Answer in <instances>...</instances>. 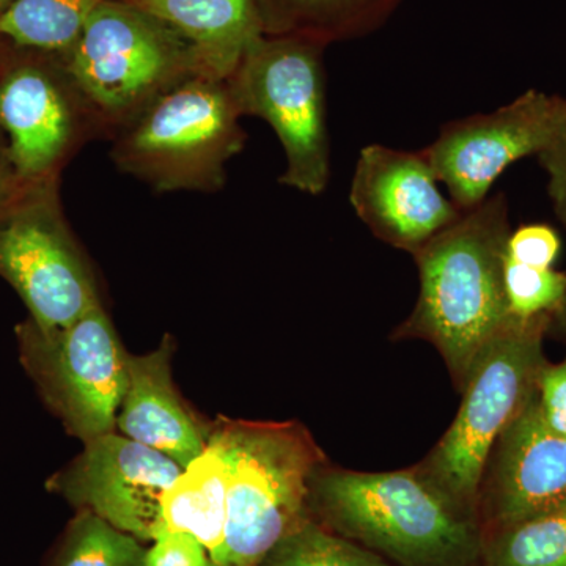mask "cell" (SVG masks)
Masks as SVG:
<instances>
[{"mask_svg":"<svg viewBox=\"0 0 566 566\" xmlns=\"http://www.w3.org/2000/svg\"><path fill=\"white\" fill-rule=\"evenodd\" d=\"M207 449L227 472V524L216 566H259L308 513V482L329 460L297 420L262 422L219 416Z\"/></svg>","mask_w":566,"mask_h":566,"instance_id":"obj_3","label":"cell"},{"mask_svg":"<svg viewBox=\"0 0 566 566\" xmlns=\"http://www.w3.org/2000/svg\"><path fill=\"white\" fill-rule=\"evenodd\" d=\"M560 237L547 223H526L510 233L506 259L532 268H553L560 253Z\"/></svg>","mask_w":566,"mask_h":566,"instance_id":"obj_24","label":"cell"},{"mask_svg":"<svg viewBox=\"0 0 566 566\" xmlns=\"http://www.w3.org/2000/svg\"><path fill=\"white\" fill-rule=\"evenodd\" d=\"M14 181H17V175H14L13 164H11L9 147H7L6 137L0 132V196L9 191Z\"/></svg>","mask_w":566,"mask_h":566,"instance_id":"obj_28","label":"cell"},{"mask_svg":"<svg viewBox=\"0 0 566 566\" xmlns=\"http://www.w3.org/2000/svg\"><path fill=\"white\" fill-rule=\"evenodd\" d=\"M61 55L92 112L99 139H114L181 82L210 76L188 40L126 0L103 3Z\"/></svg>","mask_w":566,"mask_h":566,"instance_id":"obj_4","label":"cell"},{"mask_svg":"<svg viewBox=\"0 0 566 566\" xmlns=\"http://www.w3.org/2000/svg\"><path fill=\"white\" fill-rule=\"evenodd\" d=\"M326 44L301 36L262 35L227 77L241 115L270 123L285 151L279 182L308 196L329 185Z\"/></svg>","mask_w":566,"mask_h":566,"instance_id":"obj_8","label":"cell"},{"mask_svg":"<svg viewBox=\"0 0 566 566\" xmlns=\"http://www.w3.org/2000/svg\"><path fill=\"white\" fill-rule=\"evenodd\" d=\"M551 315L516 316L476 357L455 420L417 471L476 520V490L495 439L534 395Z\"/></svg>","mask_w":566,"mask_h":566,"instance_id":"obj_6","label":"cell"},{"mask_svg":"<svg viewBox=\"0 0 566 566\" xmlns=\"http://www.w3.org/2000/svg\"><path fill=\"white\" fill-rule=\"evenodd\" d=\"M10 43L6 40L0 39V73H2L3 66H6L7 57H9Z\"/></svg>","mask_w":566,"mask_h":566,"instance_id":"obj_30","label":"cell"},{"mask_svg":"<svg viewBox=\"0 0 566 566\" xmlns=\"http://www.w3.org/2000/svg\"><path fill=\"white\" fill-rule=\"evenodd\" d=\"M0 277L41 329L69 326L103 304L92 260L63 214L61 177L17 178L0 196Z\"/></svg>","mask_w":566,"mask_h":566,"instance_id":"obj_7","label":"cell"},{"mask_svg":"<svg viewBox=\"0 0 566 566\" xmlns=\"http://www.w3.org/2000/svg\"><path fill=\"white\" fill-rule=\"evenodd\" d=\"M109 0H14L0 14V39L22 50L65 54Z\"/></svg>","mask_w":566,"mask_h":566,"instance_id":"obj_19","label":"cell"},{"mask_svg":"<svg viewBox=\"0 0 566 566\" xmlns=\"http://www.w3.org/2000/svg\"><path fill=\"white\" fill-rule=\"evenodd\" d=\"M0 132L20 180L61 177L85 144L99 139L62 55L11 44L0 73Z\"/></svg>","mask_w":566,"mask_h":566,"instance_id":"obj_10","label":"cell"},{"mask_svg":"<svg viewBox=\"0 0 566 566\" xmlns=\"http://www.w3.org/2000/svg\"><path fill=\"white\" fill-rule=\"evenodd\" d=\"M259 566H392L367 547L307 517L283 536Z\"/></svg>","mask_w":566,"mask_h":566,"instance_id":"obj_22","label":"cell"},{"mask_svg":"<svg viewBox=\"0 0 566 566\" xmlns=\"http://www.w3.org/2000/svg\"><path fill=\"white\" fill-rule=\"evenodd\" d=\"M439 185L422 150L367 145L354 169L349 202L378 240L415 255L464 214Z\"/></svg>","mask_w":566,"mask_h":566,"instance_id":"obj_14","label":"cell"},{"mask_svg":"<svg viewBox=\"0 0 566 566\" xmlns=\"http://www.w3.org/2000/svg\"><path fill=\"white\" fill-rule=\"evenodd\" d=\"M547 335L557 338V340L566 342V292L560 307L551 315L549 329Z\"/></svg>","mask_w":566,"mask_h":566,"instance_id":"obj_29","label":"cell"},{"mask_svg":"<svg viewBox=\"0 0 566 566\" xmlns=\"http://www.w3.org/2000/svg\"><path fill=\"white\" fill-rule=\"evenodd\" d=\"M175 29L196 48L205 70L227 80L263 35L262 0H126Z\"/></svg>","mask_w":566,"mask_h":566,"instance_id":"obj_16","label":"cell"},{"mask_svg":"<svg viewBox=\"0 0 566 566\" xmlns=\"http://www.w3.org/2000/svg\"><path fill=\"white\" fill-rule=\"evenodd\" d=\"M145 566H216L207 547L182 532H159L147 549Z\"/></svg>","mask_w":566,"mask_h":566,"instance_id":"obj_25","label":"cell"},{"mask_svg":"<svg viewBox=\"0 0 566 566\" xmlns=\"http://www.w3.org/2000/svg\"><path fill=\"white\" fill-rule=\"evenodd\" d=\"M482 566H566V502L486 536Z\"/></svg>","mask_w":566,"mask_h":566,"instance_id":"obj_20","label":"cell"},{"mask_svg":"<svg viewBox=\"0 0 566 566\" xmlns=\"http://www.w3.org/2000/svg\"><path fill=\"white\" fill-rule=\"evenodd\" d=\"M174 352L172 335H164L153 352L129 354L128 387L117 428L126 438L172 458L182 469L207 450L211 420L193 411L175 385Z\"/></svg>","mask_w":566,"mask_h":566,"instance_id":"obj_15","label":"cell"},{"mask_svg":"<svg viewBox=\"0 0 566 566\" xmlns=\"http://www.w3.org/2000/svg\"><path fill=\"white\" fill-rule=\"evenodd\" d=\"M308 513L392 566H482L479 521L416 465L359 472L324 461L308 482Z\"/></svg>","mask_w":566,"mask_h":566,"instance_id":"obj_2","label":"cell"},{"mask_svg":"<svg viewBox=\"0 0 566 566\" xmlns=\"http://www.w3.org/2000/svg\"><path fill=\"white\" fill-rule=\"evenodd\" d=\"M510 233L509 200L497 192L412 255L420 293L392 340L433 345L458 392L480 353L516 318L504 282Z\"/></svg>","mask_w":566,"mask_h":566,"instance_id":"obj_1","label":"cell"},{"mask_svg":"<svg viewBox=\"0 0 566 566\" xmlns=\"http://www.w3.org/2000/svg\"><path fill=\"white\" fill-rule=\"evenodd\" d=\"M566 117V98L527 91L490 114L447 123L422 153L458 210L480 207L512 164L538 155Z\"/></svg>","mask_w":566,"mask_h":566,"instance_id":"obj_11","label":"cell"},{"mask_svg":"<svg viewBox=\"0 0 566 566\" xmlns=\"http://www.w3.org/2000/svg\"><path fill=\"white\" fill-rule=\"evenodd\" d=\"M536 389L547 424L566 436V357L562 363L545 365Z\"/></svg>","mask_w":566,"mask_h":566,"instance_id":"obj_27","label":"cell"},{"mask_svg":"<svg viewBox=\"0 0 566 566\" xmlns=\"http://www.w3.org/2000/svg\"><path fill=\"white\" fill-rule=\"evenodd\" d=\"M17 337L22 367L71 436L88 442L114 433L128 387L129 353L103 304L55 329L25 319Z\"/></svg>","mask_w":566,"mask_h":566,"instance_id":"obj_9","label":"cell"},{"mask_svg":"<svg viewBox=\"0 0 566 566\" xmlns=\"http://www.w3.org/2000/svg\"><path fill=\"white\" fill-rule=\"evenodd\" d=\"M180 474L172 458L114 431L84 442L81 455L52 475L46 486L76 512L95 513L148 543L164 531V494Z\"/></svg>","mask_w":566,"mask_h":566,"instance_id":"obj_12","label":"cell"},{"mask_svg":"<svg viewBox=\"0 0 566 566\" xmlns=\"http://www.w3.org/2000/svg\"><path fill=\"white\" fill-rule=\"evenodd\" d=\"M147 547L106 520L77 510L63 532L50 566H145Z\"/></svg>","mask_w":566,"mask_h":566,"instance_id":"obj_21","label":"cell"},{"mask_svg":"<svg viewBox=\"0 0 566 566\" xmlns=\"http://www.w3.org/2000/svg\"><path fill=\"white\" fill-rule=\"evenodd\" d=\"M506 300L513 315L532 318L553 315L560 307L566 292V273L553 268H532L505 260Z\"/></svg>","mask_w":566,"mask_h":566,"instance_id":"obj_23","label":"cell"},{"mask_svg":"<svg viewBox=\"0 0 566 566\" xmlns=\"http://www.w3.org/2000/svg\"><path fill=\"white\" fill-rule=\"evenodd\" d=\"M227 524V472L222 458L207 449L197 457L163 499V526L199 539L211 560L221 553Z\"/></svg>","mask_w":566,"mask_h":566,"instance_id":"obj_18","label":"cell"},{"mask_svg":"<svg viewBox=\"0 0 566 566\" xmlns=\"http://www.w3.org/2000/svg\"><path fill=\"white\" fill-rule=\"evenodd\" d=\"M227 80L196 76L164 93L112 139L123 174L158 192L221 191L248 134Z\"/></svg>","mask_w":566,"mask_h":566,"instance_id":"obj_5","label":"cell"},{"mask_svg":"<svg viewBox=\"0 0 566 566\" xmlns=\"http://www.w3.org/2000/svg\"><path fill=\"white\" fill-rule=\"evenodd\" d=\"M547 174V193L558 221L566 227V117L549 144L536 155Z\"/></svg>","mask_w":566,"mask_h":566,"instance_id":"obj_26","label":"cell"},{"mask_svg":"<svg viewBox=\"0 0 566 566\" xmlns=\"http://www.w3.org/2000/svg\"><path fill=\"white\" fill-rule=\"evenodd\" d=\"M401 0H262L263 35L301 36L329 46L381 28Z\"/></svg>","mask_w":566,"mask_h":566,"instance_id":"obj_17","label":"cell"},{"mask_svg":"<svg viewBox=\"0 0 566 566\" xmlns=\"http://www.w3.org/2000/svg\"><path fill=\"white\" fill-rule=\"evenodd\" d=\"M564 502L566 436L547 424L536 389L488 453L476 490V521L486 538Z\"/></svg>","mask_w":566,"mask_h":566,"instance_id":"obj_13","label":"cell"},{"mask_svg":"<svg viewBox=\"0 0 566 566\" xmlns=\"http://www.w3.org/2000/svg\"><path fill=\"white\" fill-rule=\"evenodd\" d=\"M13 2H14V0H0V14H2L3 11L9 9L11 3H13Z\"/></svg>","mask_w":566,"mask_h":566,"instance_id":"obj_31","label":"cell"}]
</instances>
